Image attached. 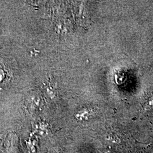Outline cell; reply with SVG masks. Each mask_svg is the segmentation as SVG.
I'll return each mask as SVG.
<instances>
[{
    "mask_svg": "<svg viewBox=\"0 0 153 153\" xmlns=\"http://www.w3.org/2000/svg\"><path fill=\"white\" fill-rule=\"evenodd\" d=\"M4 77H5L4 71H3V70L0 69V82L3 80Z\"/></svg>",
    "mask_w": 153,
    "mask_h": 153,
    "instance_id": "cell-1",
    "label": "cell"
}]
</instances>
